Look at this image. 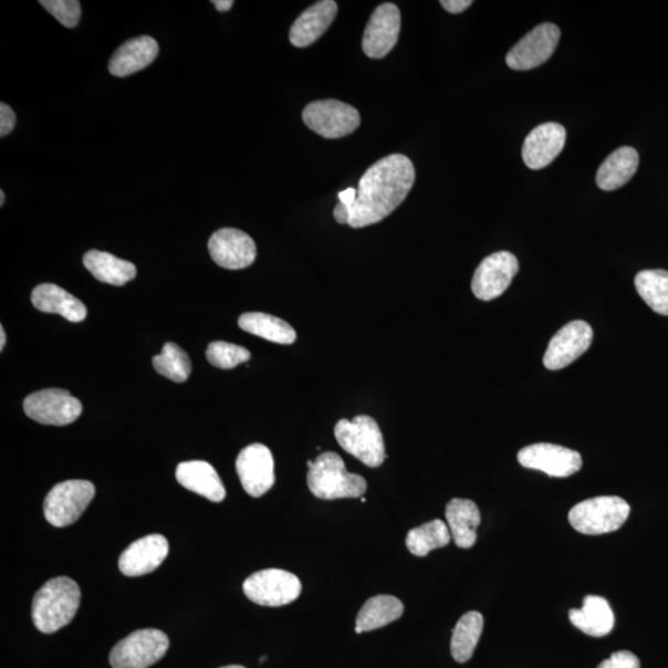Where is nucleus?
<instances>
[{
  "instance_id": "nucleus-20",
  "label": "nucleus",
  "mask_w": 668,
  "mask_h": 668,
  "mask_svg": "<svg viewBox=\"0 0 668 668\" xmlns=\"http://www.w3.org/2000/svg\"><path fill=\"white\" fill-rule=\"evenodd\" d=\"M158 55V41L146 35L134 38L114 52L108 70L113 76L127 77L152 65Z\"/></svg>"
},
{
  "instance_id": "nucleus-39",
  "label": "nucleus",
  "mask_w": 668,
  "mask_h": 668,
  "mask_svg": "<svg viewBox=\"0 0 668 668\" xmlns=\"http://www.w3.org/2000/svg\"><path fill=\"white\" fill-rule=\"evenodd\" d=\"M333 215L340 225H349L351 212L346 205L340 202L336 208H334Z\"/></svg>"
},
{
  "instance_id": "nucleus-12",
  "label": "nucleus",
  "mask_w": 668,
  "mask_h": 668,
  "mask_svg": "<svg viewBox=\"0 0 668 668\" xmlns=\"http://www.w3.org/2000/svg\"><path fill=\"white\" fill-rule=\"evenodd\" d=\"M561 30L545 23L531 30L507 55V65L515 71H529L544 65L556 51Z\"/></svg>"
},
{
  "instance_id": "nucleus-44",
  "label": "nucleus",
  "mask_w": 668,
  "mask_h": 668,
  "mask_svg": "<svg viewBox=\"0 0 668 668\" xmlns=\"http://www.w3.org/2000/svg\"><path fill=\"white\" fill-rule=\"evenodd\" d=\"M221 668H247V667L240 666V665H229V666H225V667H221Z\"/></svg>"
},
{
  "instance_id": "nucleus-34",
  "label": "nucleus",
  "mask_w": 668,
  "mask_h": 668,
  "mask_svg": "<svg viewBox=\"0 0 668 668\" xmlns=\"http://www.w3.org/2000/svg\"><path fill=\"white\" fill-rule=\"evenodd\" d=\"M206 357L216 368L233 369L237 365L247 363L252 354L237 344L217 341L208 346Z\"/></svg>"
},
{
  "instance_id": "nucleus-29",
  "label": "nucleus",
  "mask_w": 668,
  "mask_h": 668,
  "mask_svg": "<svg viewBox=\"0 0 668 668\" xmlns=\"http://www.w3.org/2000/svg\"><path fill=\"white\" fill-rule=\"evenodd\" d=\"M238 325L243 331L278 344H292L296 341V331L284 320L263 312H247L239 317Z\"/></svg>"
},
{
  "instance_id": "nucleus-8",
  "label": "nucleus",
  "mask_w": 668,
  "mask_h": 668,
  "mask_svg": "<svg viewBox=\"0 0 668 668\" xmlns=\"http://www.w3.org/2000/svg\"><path fill=\"white\" fill-rule=\"evenodd\" d=\"M243 591L249 601L263 607H283L295 602L302 586L294 573L284 570L269 568L249 576L243 583Z\"/></svg>"
},
{
  "instance_id": "nucleus-17",
  "label": "nucleus",
  "mask_w": 668,
  "mask_h": 668,
  "mask_svg": "<svg viewBox=\"0 0 668 668\" xmlns=\"http://www.w3.org/2000/svg\"><path fill=\"white\" fill-rule=\"evenodd\" d=\"M213 262L228 270L252 265L257 259V246L247 233L234 228L219 229L208 242Z\"/></svg>"
},
{
  "instance_id": "nucleus-22",
  "label": "nucleus",
  "mask_w": 668,
  "mask_h": 668,
  "mask_svg": "<svg viewBox=\"0 0 668 668\" xmlns=\"http://www.w3.org/2000/svg\"><path fill=\"white\" fill-rule=\"evenodd\" d=\"M176 479L184 488L213 503L226 499V488L216 469L205 461L182 462L176 468Z\"/></svg>"
},
{
  "instance_id": "nucleus-25",
  "label": "nucleus",
  "mask_w": 668,
  "mask_h": 668,
  "mask_svg": "<svg viewBox=\"0 0 668 668\" xmlns=\"http://www.w3.org/2000/svg\"><path fill=\"white\" fill-rule=\"evenodd\" d=\"M570 620L577 629L593 636L603 638L614 629L615 617L607 599L599 596H587L581 609L570 610Z\"/></svg>"
},
{
  "instance_id": "nucleus-18",
  "label": "nucleus",
  "mask_w": 668,
  "mask_h": 668,
  "mask_svg": "<svg viewBox=\"0 0 668 668\" xmlns=\"http://www.w3.org/2000/svg\"><path fill=\"white\" fill-rule=\"evenodd\" d=\"M169 553V542L159 534L134 541L119 559V570L127 577H140L158 568Z\"/></svg>"
},
{
  "instance_id": "nucleus-40",
  "label": "nucleus",
  "mask_w": 668,
  "mask_h": 668,
  "mask_svg": "<svg viewBox=\"0 0 668 668\" xmlns=\"http://www.w3.org/2000/svg\"><path fill=\"white\" fill-rule=\"evenodd\" d=\"M358 190L353 189V187H349V189L340 192V202L346 205L349 208L351 212V208L353 207L354 202H356Z\"/></svg>"
},
{
  "instance_id": "nucleus-2",
  "label": "nucleus",
  "mask_w": 668,
  "mask_h": 668,
  "mask_svg": "<svg viewBox=\"0 0 668 668\" xmlns=\"http://www.w3.org/2000/svg\"><path fill=\"white\" fill-rule=\"evenodd\" d=\"M81 603L79 584L69 577L52 578L41 587L33 601V622L40 633H56L69 625Z\"/></svg>"
},
{
  "instance_id": "nucleus-14",
  "label": "nucleus",
  "mask_w": 668,
  "mask_h": 668,
  "mask_svg": "<svg viewBox=\"0 0 668 668\" xmlns=\"http://www.w3.org/2000/svg\"><path fill=\"white\" fill-rule=\"evenodd\" d=\"M519 271L518 258L509 252L487 257L476 270L472 291L477 299L492 301L504 294Z\"/></svg>"
},
{
  "instance_id": "nucleus-31",
  "label": "nucleus",
  "mask_w": 668,
  "mask_h": 668,
  "mask_svg": "<svg viewBox=\"0 0 668 668\" xmlns=\"http://www.w3.org/2000/svg\"><path fill=\"white\" fill-rule=\"evenodd\" d=\"M452 539L450 528L442 520L436 519L409 531L406 547L413 555L425 557L436 549L450 544Z\"/></svg>"
},
{
  "instance_id": "nucleus-30",
  "label": "nucleus",
  "mask_w": 668,
  "mask_h": 668,
  "mask_svg": "<svg viewBox=\"0 0 668 668\" xmlns=\"http://www.w3.org/2000/svg\"><path fill=\"white\" fill-rule=\"evenodd\" d=\"M483 628L484 618L479 612H468L458 620L451 639V654L457 662L472 659Z\"/></svg>"
},
{
  "instance_id": "nucleus-23",
  "label": "nucleus",
  "mask_w": 668,
  "mask_h": 668,
  "mask_svg": "<svg viewBox=\"0 0 668 668\" xmlns=\"http://www.w3.org/2000/svg\"><path fill=\"white\" fill-rule=\"evenodd\" d=\"M31 302L39 311L58 313V315L73 323L85 321L87 317L85 304L55 284L36 286L33 294H31Z\"/></svg>"
},
{
  "instance_id": "nucleus-26",
  "label": "nucleus",
  "mask_w": 668,
  "mask_h": 668,
  "mask_svg": "<svg viewBox=\"0 0 668 668\" xmlns=\"http://www.w3.org/2000/svg\"><path fill=\"white\" fill-rule=\"evenodd\" d=\"M639 167V154L632 146L612 153L597 173V185L603 191H614L628 184Z\"/></svg>"
},
{
  "instance_id": "nucleus-10",
  "label": "nucleus",
  "mask_w": 668,
  "mask_h": 668,
  "mask_svg": "<svg viewBox=\"0 0 668 668\" xmlns=\"http://www.w3.org/2000/svg\"><path fill=\"white\" fill-rule=\"evenodd\" d=\"M24 411L41 425L66 426L79 419L82 404L67 390L45 389L28 396Z\"/></svg>"
},
{
  "instance_id": "nucleus-37",
  "label": "nucleus",
  "mask_w": 668,
  "mask_h": 668,
  "mask_svg": "<svg viewBox=\"0 0 668 668\" xmlns=\"http://www.w3.org/2000/svg\"><path fill=\"white\" fill-rule=\"evenodd\" d=\"M17 117L12 108L6 103H0V137L4 138L15 128Z\"/></svg>"
},
{
  "instance_id": "nucleus-43",
  "label": "nucleus",
  "mask_w": 668,
  "mask_h": 668,
  "mask_svg": "<svg viewBox=\"0 0 668 668\" xmlns=\"http://www.w3.org/2000/svg\"><path fill=\"white\" fill-rule=\"evenodd\" d=\"M0 198H2V200H0V206H4V202H6V194H4V191H3V190H2V191H0Z\"/></svg>"
},
{
  "instance_id": "nucleus-28",
  "label": "nucleus",
  "mask_w": 668,
  "mask_h": 668,
  "mask_svg": "<svg viewBox=\"0 0 668 668\" xmlns=\"http://www.w3.org/2000/svg\"><path fill=\"white\" fill-rule=\"evenodd\" d=\"M404 604L399 598L380 594L363 605L356 620V633L372 632L403 617Z\"/></svg>"
},
{
  "instance_id": "nucleus-15",
  "label": "nucleus",
  "mask_w": 668,
  "mask_h": 668,
  "mask_svg": "<svg viewBox=\"0 0 668 668\" xmlns=\"http://www.w3.org/2000/svg\"><path fill=\"white\" fill-rule=\"evenodd\" d=\"M593 342V330L587 322L573 321L562 327L549 343L544 364L549 370L568 367L586 353Z\"/></svg>"
},
{
  "instance_id": "nucleus-42",
  "label": "nucleus",
  "mask_w": 668,
  "mask_h": 668,
  "mask_svg": "<svg viewBox=\"0 0 668 668\" xmlns=\"http://www.w3.org/2000/svg\"><path fill=\"white\" fill-rule=\"evenodd\" d=\"M6 342H7V336H6V331L2 327H0V349H4L6 347Z\"/></svg>"
},
{
  "instance_id": "nucleus-27",
  "label": "nucleus",
  "mask_w": 668,
  "mask_h": 668,
  "mask_svg": "<svg viewBox=\"0 0 668 668\" xmlns=\"http://www.w3.org/2000/svg\"><path fill=\"white\" fill-rule=\"evenodd\" d=\"M83 264L104 284L123 286L137 276V268L133 263L100 250H90L83 257Z\"/></svg>"
},
{
  "instance_id": "nucleus-41",
  "label": "nucleus",
  "mask_w": 668,
  "mask_h": 668,
  "mask_svg": "<svg viewBox=\"0 0 668 668\" xmlns=\"http://www.w3.org/2000/svg\"><path fill=\"white\" fill-rule=\"evenodd\" d=\"M218 12H228L229 9H232L234 6L233 0H215L212 2Z\"/></svg>"
},
{
  "instance_id": "nucleus-19",
  "label": "nucleus",
  "mask_w": 668,
  "mask_h": 668,
  "mask_svg": "<svg viewBox=\"0 0 668 668\" xmlns=\"http://www.w3.org/2000/svg\"><path fill=\"white\" fill-rule=\"evenodd\" d=\"M566 129L545 123L532 131L523 145V160L531 170H541L557 158L566 143Z\"/></svg>"
},
{
  "instance_id": "nucleus-11",
  "label": "nucleus",
  "mask_w": 668,
  "mask_h": 668,
  "mask_svg": "<svg viewBox=\"0 0 668 668\" xmlns=\"http://www.w3.org/2000/svg\"><path fill=\"white\" fill-rule=\"evenodd\" d=\"M236 469L240 483L250 497H263L275 484L274 457L262 443L250 445L240 451Z\"/></svg>"
},
{
  "instance_id": "nucleus-4",
  "label": "nucleus",
  "mask_w": 668,
  "mask_h": 668,
  "mask_svg": "<svg viewBox=\"0 0 668 668\" xmlns=\"http://www.w3.org/2000/svg\"><path fill=\"white\" fill-rule=\"evenodd\" d=\"M630 514L620 497L604 495L581 501L568 514L570 524L584 535H603L619 530Z\"/></svg>"
},
{
  "instance_id": "nucleus-6",
  "label": "nucleus",
  "mask_w": 668,
  "mask_h": 668,
  "mask_svg": "<svg viewBox=\"0 0 668 668\" xmlns=\"http://www.w3.org/2000/svg\"><path fill=\"white\" fill-rule=\"evenodd\" d=\"M95 495L96 488L88 480L73 479L56 484L44 501L49 524L55 528L75 524Z\"/></svg>"
},
{
  "instance_id": "nucleus-5",
  "label": "nucleus",
  "mask_w": 668,
  "mask_h": 668,
  "mask_svg": "<svg viewBox=\"0 0 668 668\" xmlns=\"http://www.w3.org/2000/svg\"><path fill=\"white\" fill-rule=\"evenodd\" d=\"M334 436L344 451L368 467H380L385 455L384 437L373 417L359 415L352 421L343 419L334 427Z\"/></svg>"
},
{
  "instance_id": "nucleus-32",
  "label": "nucleus",
  "mask_w": 668,
  "mask_h": 668,
  "mask_svg": "<svg viewBox=\"0 0 668 668\" xmlns=\"http://www.w3.org/2000/svg\"><path fill=\"white\" fill-rule=\"evenodd\" d=\"M640 298L659 315L668 316V271L644 270L635 278Z\"/></svg>"
},
{
  "instance_id": "nucleus-7",
  "label": "nucleus",
  "mask_w": 668,
  "mask_h": 668,
  "mask_svg": "<svg viewBox=\"0 0 668 668\" xmlns=\"http://www.w3.org/2000/svg\"><path fill=\"white\" fill-rule=\"evenodd\" d=\"M169 646L160 630H137L113 647L109 662L113 668H148L163 659Z\"/></svg>"
},
{
  "instance_id": "nucleus-21",
  "label": "nucleus",
  "mask_w": 668,
  "mask_h": 668,
  "mask_svg": "<svg viewBox=\"0 0 668 668\" xmlns=\"http://www.w3.org/2000/svg\"><path fill=\"white\" fill-rule=\"evenodd\" d=\"M338 7L333 0H322L302 13L290 30L291 44L307 48L315 43L336 19Z\"/></svg>"
},
{
  "instance_id": "nucleus-3",
  "label": "nucleus",
  "mask_w": 668,
  "mask_h": 668,
  "mask_svg": "<svg viewBox=\"0 0 668 668\" xmlns=\"http://www.w3.org/2000/svg\"><path fill=\"white\" fill-rule=\"evenodd\" d=\"M307 466V484L311 493L319 499L361 498L367 492V480L349 473L337 453H322L316 461H309Z\"/></svg>"
},
{
  "instance_id": "nucleus-33",
  "label": "nucleus",
  "mask_w": 668,
  "mask_h": 668,
  "mask_svg": "<svg viewBox=\"0 0 668 668\" xmlns=\"http://www.w3.org/2000/svg\"><path fill=\"white\" fill-rule=\"evenodd\" d=\"M153 365L163 377L175 383H185L192 370L190 357L173 342L165 344L161 353L153 358Z\"/></svg>"
},
{
  "instance_id": "nucleus-1",
  "label": "nucleus",
  "mask_w": 668,
  "mask_h": 668,
  "mask_svg": "<svg viewBox=\"0 0 668 668\" xmlns=\"http://www.w3.org/2000/svg\"><path fill=\"white\" fill-rule=\"evenodd\" d=\"M415 167L407 156L393 154L369 167L359 181L349 226L364 228L393 213L413 189Z\"/></svg>"
},
{
  "instance_id": "nucleus-46",
  "label": "nucleus",
  "mask_w": 668,
  "mask_h": 668,
  "mask_svg": "<svg viewBox=\"0 0 668 668\" xmlns=\"http://www.w3.org/2000/svg\"><path fill=\"white\" fill-rule=\"evenodd\" d=\"M362 503H367V499L362 498Z\"/></svg>"
},
{
  "instance_id": "nucleus-24",
  "label": "nucleus",
  "mask_w": 668,
  "mask_h": 668,
  "mask_svg": "<svg viewBox=\"0 0 668 668\" xmlns=\"http://www.w3.org/2000/svg\"><path fill=\"white\" fill-rule=\"evenodd\" d=\"M446 519L455 544L461 549L473 547L477 541V529L482 520L474 501L452 499L446 507Z\"/></svg>"
},
{
  "instance_id": "nucleus-9",
  "label": "nucleus",
  "mask_w": 668,
  "mask_h": 668,
  "mask_svg": "<svg viewBox=\"0 0 668 668\" xmlns=\"http://www.w3.org/2000/svg\"><path fill=\"white\" fill-rule=\"evenodd\" d=\"M307 127L327 139L347 137L359 127V112L336 100L312 102L302 112Z\"/></svg>"
},
{
  "instance_id": "nucleus-36",
  "label": "nucleus",
  "mask_w": 668,
  "mask_h": 668,
  "mask_svg": "<svg viewBox=\"0 0 668 668\" xmlns=\"http://www.w3.org/2000/svg\"><path fill=\"white\" fill-rule=\"evenodd\" d=\"M597 668H640V661L630 651H618L610 655L608 660H604Z\"/></svg>"
},
{
  "instance_id": "nucleus-35",
  "label": "nucleus",
  "mask_w": 668,
  "mask_h": 668,
  "mask_svg": "<svg viewBox=\"0 0 668 668\" xmlns=\"http://www.w3.org/2000/svg\"><path fill=\"white\" fill-rule=\"evenodd\" d=\"M48 12L66 28H76L80 23L82 8L79 0H40Z\"/></svg>"
},
{
  "instance_id": "nucleus-38",
  "label": "nucleus",
  "mask_w": 668,
  "mask_h": 668,
  "mask_svg": "<svg viewBox=\"0 0 668 668\" xmlns=\"http://www.w3.org/2000/svg\"><path fill=\"white\" fill-rule=\"evenodd\" d=\"M473 4L472 0H442L441 6L452 14L465 12L466 9Z\"/></svg>"
},
{
  "instance_id": "nucleus-45",
  "label": "nucleus",
  "mask_w": 668,
  "mask_h": 668,
  "mask_svg": "<svg viewBox=\"0 0 668 668\" xmlns=\"http://www.w3.org/2000/svg\"><path fill=\"white\" fill-rule=\"evenodd\" d=\"M267 659H268L267 656H262V657H260V662H264V661H267Z\"/></svg>"
},
{
  "instance_id": "nucleus-13",
  "label": "nucleus",
  "mask_w": 668,
  "mask_h": 668,
  "mask_svg": "<svg viewBox=\"0 0 668 668\" xmlns=\"http://www.w3.org/2000/svg\"><path fill=\"white\" fill-rule=\"evenodd\" d=\"M521 466L550 477L566 478L581 471L583 459L577 451L552 443L530 445L518 455Z\"/></svg>"
},
{
  "instance_id": "nucleus-16",
  "label": "nucleus",
  "mask_w": 668,
  "mask_h": 668,
  "mask_svg": "<svg viewBox=\"0 0 668 668\" xmlns=\"http://www.w3.org/2000/svg\"><path fill=\"white\" fill-rule=\"evenodd\" d=\"M401 15L398 7L385 3L374 10L365 28L362 48L370 59H383L398 43Z\"/></svg>"
}]
</instances>
